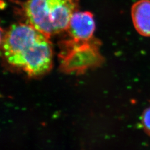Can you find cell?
<instances>
[{
  "label": "cell",
  "mask_w": 150,
  "mask_h": 150,
  "mask_svg": "<svg viewBox=\"0 0 150 150\" xmlns=\"http://www.w3.org/2000/svg\"><path fill=\"white\" fill-rule=\"evenodd\" d=\"M50 38L23 22L13 24L2 39V50L7 62L31 76L47 72L52 64Z\"/></svg>",
  "instance_id": "1"
},
{
  "label": "cell",
  "mask_w": 150,
  "mask_h": 150,
  "mask_svg": "<svg viewBox=\"0 0 150 150\" xmlns=\"http://www.w3.org/2000/svg\"><path fill=\"white\" fill-rule=\"evenodd\" d=\"M15 12L23 23L49 38L67 30L78 0H11Z\"/></svg>",
  "instance_id": "2"
},
{
  "label": "cell",
  "mask_w": 150,
  "mask_h": 150,
  "mask_svg": "<svg viewBox=\"0 0 150 150\" xmlns=\"http://www.w3.org/2000/svg\"><path fill=\"white\" fill-rule=\"evenodd\" d=\"M71 38L62 42L61 68L66 73H81L101 62L96 44Z\"/></svg>",
  "instance_id": "3"
},
{
  "label": "cell",
  "mask_w": 150,
  "mask_h": 150,
  "mask_svg": "<svg viewBox=\"0 0 150 150\" xmlns=\"http://www.w3.org/2000/svg\"><path fill=\"white\" fill-rule=\"evenodd\" d=\"M95 30V22L90 12L76 11L70 19L67 31L70 38L76 41L92 40Z\"/></svg>",
  "instance_id": "4"
},
{
  "label": "cell",
  "mask_w": 150,
  "mask_h": 150,
  "mask_svg": "<svg viewBox=\"0 0 150 150\" xmlns=\"http://www.w3.org/2000/svg\"><path fill=\"white\" fill-rule=\"evenodd\" d=\"M131 16L134 28L142 36L150 37V0H139L132 6Z\"/></svg>",
  "instance_id": "5"
},
{
  "label": "cell",
  "mask_w": 150,
  "mask_h": 150,
  "mask_svg": "<svg viewBox=\"0 0 150 150\" xmlns=\"http://www.w3.org/2000/svg\"><path fill=\"white\" fill-rule=\"evenodd\" d=\"M142 123L145 129L150 132V107L148 108L143 113Z\"/></svg>",
  "instance_id": "6"
}]
</instances>
